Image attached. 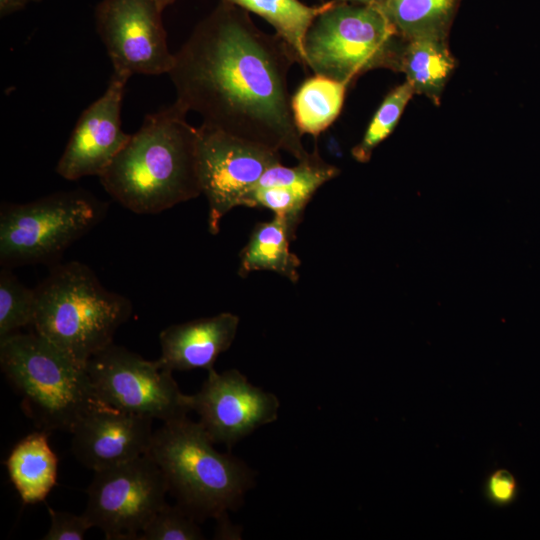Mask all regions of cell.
<instances>
[{
  "instance_id": "5bb4252c",
  "label": "cell",
  "mask_w": 540,
  "mask_h": 540,
  "mask_svg": "<svg viewBox=\"0 0 540 540\" xmlns=\"http://www.w3.org/2000/svg\"><path fill=\"white\" fill-rule=\"evenodd\" d=\"M153 420L101 401L73 428L71 451L93 472L133 460L147 453Z\"/></svg>"
},
{
  "instance_id": "2e32d148",
  "label": "cell",
  "mask_w": 540,
  "mask_h": 540,
  "mask_svg": "<svg viewBox=\"0 0 540 540\" xmlns=\"http://www.w3.org/2000/svg\"><path fill=\"white\" fill-rule=\"evenodd\" d=\"M239 317L230 312L173 324L159 334L158 360L171 371L209 370L218 356L232 345Z\"/></svg>"
},
{
  "instance_id": "4dcf8cb0",
  "label": "cell",
  "mask_w": 540,
  "mask_h": 540,
  "mask_svg": "<svg viewBox=\"0 0 540 540\" xmlns=\"http://www.w3.org/2000/svg\"><path fill=\"white\" fill-rule=\"evenodd\" d=\"M28 1L30 2V1H38V0H28Z\"/></svg>"
},
{
  "instance_id": "e0dca14e",
  "label": "cell",
  "mask_w": 540,
  "mask_h": 540,
  "mask_svg": "<svg viewBox=\"0 0 540 540\" xmlns=\"http://www.w3.org/2000/svg\"><path fill=\"white\" fill-rule=\"evenodd\" d=\"M6 468L24 504L45 500L57 482L58 457L48 443V433L34 432L11 450Z\"/></svg>"
},
{
  "instance_id": "52a82bcc",
  "label": "cell",
  "mask_w": 540,
  "mask_h": 540,
  "mask_svg": "<svg viewBox=\"0 0 540 540\" xmlns=\"http://www.w3.org/2000/svg\"><path fill=\"white\" fill-rule=\"evenodd\" d=\"M106 203L80 191H61L0 211V264L54 265L64 251L104 218Z\"/></svg>"
},
{
  "instance_id": "cb8c5ba5",
  "label": "cell",
  "mask_w": 540,
  "mask_h": 540,
  "mask_svg": "<svg viewBox=\"0 0 540 540\" xmlns=\"http://www.w3.org/2000/svg\"><path fill=\"white\" fill-rule=\"evenodd\" d=\"M413 87L406 81L395 87L384 98L360 141L352 149L355 160L366 163L373 150L393 131L407 103L414 94Z\"/></svg>"
},
{
  "instance_id": "d6986e66",
  "label": "cell",
  "mask_w": 540,
  "mask_h": 540,
  "mask_svg": "<svg viewBox=\"0 0 540 540\" xmlns=\"http://www.w3.org/2000/svg\"><path fill=\"white\" fill-rule=\"evenodd\" d=\"M446 37L424 35L405 40L398 68L405 73L414 92L439 103L442 89L455 67L445 41Z\"/></svg>"
},
{
  "instance_id": "6da1fadb",
  "label": "cell",
  "mask_w": 540,
  "mask_h": 540,
  "mask_svg": "<svg viewBox=\"0 0 540 540\" xmlns=\"http://www.w3.org/2000/svg\"><path fill=\"white\" fill-rule=\"evenodd\" d=\"M295 62L281 37L262 32L245 10L222 0L175 53L168 74L176 102L198 113L202 125L301 161L310 153L291 109L287 77Z\"/></svg>"
},
{
  "instance_id": "484cf974",
  "label": "cell",
  "mask_w": 540,
  "mask_h": 540,
  "mask_svg": "<svg viewBox=\"0 0 540 540\" xmlns=\"http://www.w3.org/2000/svg\"><path fill=\"white\" fill-rule=\"evenodd\" d=\"M50 516V527L43 536L44 540H82L86 532L92 528L83 514L57 511L47 507Z\"/></svg>"
},
{
  "instance_id": "8fae6325",
  "label": "cell",
  "mask_w": 540,
  "mask_h": 540,
  "mask_svg": "<svg viewBox=\"0 0 540 540\" xmlns=\"http://www.w3.org/2000/svg\"><path fill=\"white\" fill-rule=\"evenodd\" d=\"M163 9L156 0H102L95 11L96 26L114 72L160 75L175 61L167 45Z\"/></svg>"
},
{
  "instance_id": "83f0119b",
  "label": "cell",
  "mask_w": 540,
  "mask_h": 540,
  "mask_svg": "<svg viewBox=\"0 0 540 540\" xmlns=\"http://www.w3.org/2000/svg\"><path fill=\"white\" fill-rule=\"evenodd\" d=\"M28 2V0H0L1 17L21 10Z\"/></svg>"
},
{
  "instance_id": "ac0fdd59",
  "label": "cell",
  "mask_w": 540,
  "mask_h": 540,
  "mask_svg": "<svg viewBox=\"0 0 540 540\" xmlns=\"http://www.w3.org/2000/svg\"><path fill=\"white\" fill-rule=\"evenodd\" d=\"M294 239L280 216L274 215L270 221L257 223L240 252L238 275L244 278L252 271L265 270L297 282L301 260L289 249V243Z\"/></svg>"
},
{
  "instance_id": "3957f363",
  "label": "cell",
  "mask_w": 540,
  "mask_h": 540,
  "mask_svg": "<svg viewBox=\"0 0 540 540\" xmlns=\"http://www.w3.org/2000/svg\"><path fill=\"white\" fill-rule=\"evenodd\" d=\"M34 290V332L83 367L113 343L132 314L131 301L106 289L79 261L52 265Z\"/></svg>"
},
{
  "instance_id": "f1b7e54d",
  "label": "cell",
  "mask_w": 540,
  "mask_h": 540,
  "mask_svg": "<svg viewBox=\"0 0 540 540\" xmlns=\"http://www.w3.org/2000/svg\"><path fill=\"white\" fill-rule=\"evenodd\" d=\"M338 2L357 3L366 5H377L383 7L386 0H336Z\"/></svg>"
},
{
  "instance_id": "ba28073f",
  "label": "cell",
  "mask_w": 540,
  "mask_h": 540,
  "mask_svg": "<svg viewBox=\"0 0 540 540\" xmlns=\"http://www.w3.org/2000/svg\"><path fill=\"white\" fill-rule=\"evenodd\" d=\"M100 400L114 407L164 422L187 417L190 395L183 394L171 370L157 360L114 343L89 359L86 366Z\"/></svg>"
},
{
  "instance_id": "7c38bea8",
  "label": "cell",
  "mask_w": 540,
  "mask_h": 540,
  "mask_svg": "<svg viewBox=\"0 0 540 540\" xmlns=\"http://www.w3.org/2000/svg\"><path fill=\"white\" fill-rule=\"evenodd\" d=\"M200 390L190 395L191 410L213 443L229 449L259 427L278 418L280 403L271 392L251 384L236 369H209Z\"/></svg>"
},
{
  "instance_id": "4fadbf2b",
  "label": "cell",
  "mask_w": 540,
  "mask_h": 540,
  "mask_svg": "<svg viewBox=\"0 0 540 540\" xmlns=\"http://www.w3.org/2000/svg\"><path fill=\"white\" fill-rule=\"evenodd\" d=\"M129 78L113 72L105 92L82 112L56 167L64 179L100 176L128 141L121 106Z\"/></svg>"
},
{
  "instance_id": "7a4b0ae2",
  "label": "cell",
  "mask_w": 540,
  "mask_h": 540,
  "mask_svg": "<svg viewBox=\"0 0 540 540\" xmlns=\"http://www.w3.org/2000/svg\"><path fill=\"white\" fill-rule=\"evenodd\" d=\"M175 101L145 117L99 176L105 191L137 214H157L201 193L199 130Z\"/></svg>"
},
{
  "instance_id": "603a6c76",
  "label": "cell",
  "mask_w": 540,
  "mask_h": 540,
  "mask_svg": "<svg viewBox=\"0 0 540 540\" xmlns=\"http://www.w3.org/2000/svg\"><path fill=\"white\" fill-rule=\"evenodd\" d=\"M36 295L22 284L10 268L0 271V339L33 324Z\"/></svg>"
},
{
  "instance_id": "f546056e",
  "label": "cell",
  "mask_w": 540,
  "mask_h": 540,
  "mask_svg": "<svg viewBox=\"0 0 540 540\" xmlns=\"http://www.w3.org/2000/svg\"><path fill=\"white\" fill-rule=\"evenodd\" d=\"M159 6L164 10V8L172 4L175 0H156Z\"/></svg>"
},
{
  "instance_id": "8992f818",
  "label": "cell",
  "mask_w": 540,
  "mask_h": 540,
  "mask_svg": "<svg viewBox=\"0 0 540 540\" xmlns=\"http://www.w3.org/2000/svg\"><path fill=\"white\" fill-rule=\"evenodd\" d=\"M400 37L383 7L331 0L307 31L305 69L347 85L371 69L397 70Z\"/></svg>"
},
{
  "instance_id": "9a60e30c",
  "label": "cell",
  "mask_w": 540,
  "mask_h": 540,
  "mask_svg": "<svg viewBox=\"0 0 540 540\" xmlns=\"http://www.w3.org/2000/svg\"><path fill=\"white\" fill-rule=\"evenodd\" d=\"M339 172L338 168L323 160L315 148L293 167L284 166L281 162L269 167L247 195L243 206L265 208L282 217L295 238L312 196Z\"/></svg>"
},
{
  "instance_id": "44dd1931",
  "label": "cell",
  "mask_w": 540,
  "mask_h": 540,
  "mask_svg": "<svg viewBox=\"0 0 540 540\" xmlns=\"http://www.w3.org/2000/svg\"><path fill=\"white\" fill-rule=\"evenodd\" d=\"M245 11L253 12L276 30L294 51L298 63L305 68L304 41L314 19L326 10L331 1L308 6L299 0H224Z\"/></svg>"
},
{
  "instance_id": "277c9868",
  "label": "cell",
  "mask_w": 540,
  "mask_h": 540,
  "mask_svg": "<svg viewBox=\"0 0 540 540\" xmlns=\"http://www.w3.org/2000/svg\"><path fill=\"white\" fill-rule=\"evenodd\" d=\"M213 444L199 422L184 417L154 431L146 453L162 470L177 504L197 521L227 515L253 486L252 470Z\"/></svg>"
},
{
  "instance_id": "30bf717a",
  "label": "cell",
  "mask_w": 540,
  "mask_h": 540,
  "mask_svg": "<svg viewBox=\"0 0 540 540\" xmlns=\"http://www.w3.org/2000/svg\"><path fill=\"white\" fill-rule=\"evenodd\" d=\"M198 130L199 176L209 205L208 229L217 234L224 215L243 206L263 173L281 162V156L278 151L202 124Z\"/></svg>"
},
{
  "instance_id": "ffe728a7",
  "label": "cell",
  "mask_w": 540,
  "mask_h": 540,
  "mask_svg": "<svg viewBox=\"0 0 540 540\" xmlns=\"http://www.w3.org/2000/svg\"><path fill=\"white\" fill-rule=\"evenodd\" d=\"M347 87L343 82L320 75H314L300 85L291 97V109L301 135L317 137L336 120Z\"/></svg>"
},
{
  "instance_id": "7402d4cb",
  "label": "cell",
  "mask_w": 540,
  "mask_h": 540,
  "mask_svg": "<svg viewBox=\"0 0 540 540\" xmlns=\"http://www.w3.org/2000/svg\"><path fill=\"white\" fill-rule=\"evenodd\" d=\"M459 0H386L383 6L399 35L446 37Z\"/></svg>"
},
{
  "instance_id": "9c48e42d",
  "label": "cell",
  "mask_w": 540,
  "mask_h": 540,
  "mask_svg": "<svg viewBox=\"0 0 540 540\" xmlns=\"http://www.w3.org/2000/svg\"><path fill=\"white\" fill-rule=\"evenodd\" d=\"M166 478L147 454L94 471L82 513L108 540H137L166 504Z\"/></svg>"
},
{
  "instance_id": "4316f807",
  "label": "cell",
  "mask_w": 540,
  "mask_h": 540,
  "mask_svg": "<svg viewBox=\"0 0 540 540\" xmlns=\"http://www.w3.org/2000/svg\"><path fill=\"white\" fill-rule=\"evenodd\" d=\"M489 486L492 495L500 502H510L516 494L515 478L505 469L498 470L492 475Z\"/></svg>"
},
{
  "instance_id": "d4e9b609",
  "label": "cell",
  "mask_w": 540,
  "mask_h": 540,
  "mask_svg": "<svg viewBox=\"0 0 540 540\" xmlns=\"http://www.w3.org/2000/svg\"><path fill=\"white\" fill-rule=\"evenodd\" d=\"M197 520L181 506L165 504L147 523L137 540H202Z\"/></svg>"
},
{
  "instance_id": "5b68a950",
  "label": "cell",
  "mask_w": 540,
  "mask_h": 540,
  "mask_svg": "<svg viewBox=\"0 0 540 540\" xmlns=\"http://www.w3.org/2000/svg\"><path fill=\"white\" fill-rule=\"evenodd\" d=\"M0 367L41 431L71 433L102 401L86 368L35 332H16L0 339Z\"/></svg>"
}]
</instances>
